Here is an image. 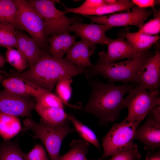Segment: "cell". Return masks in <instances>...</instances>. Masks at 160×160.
Segmentation results:
<instances>
[{"label":"cell","instance_id":"6da1fadb","mask_svg":"<svg viewBox=\"0 0 160 160\" xmlns=\"http://www.w3.org/2000/svg\"><path fill=\"white\" fill-rule=\"evenodd\" d=\"M86 70L65 58H55L47 50H44L40 58L32 67L21 72L14 69L9 73L2 71L1 75L4 77L12 76L20 78L51 92L62 78L85 73Z\"/></svg>","mask_w":160,"mask_h":160},{"label":"cell","instance_id":"7a4b0ae2","mask_svg":"<svg viewBox=\"0 0 160 160\" xmlns=\"http://www.w3.org/2000/svg\"><path fill=\"white\" fill-rule=\"evenodd\" d=\"M89 84L91 92L87 103L81 111L92 114L104 124L119 119L120 111L126 107L124 96L134 86L105 84L97 79L90 80Z\"/></svg>","mask_w":160,"mask_h":160},{"label":"cell","instance_id":"3957f363","mask_svg":"<svg viewBox=\"0 0 160 160\" xmlns=\"http://www.w3.org/2000/svg\"><path fill=\"white\" fill-rule=\"evenodd\" d=\"M153 55L152 52L148 50L135 58L125 61L102 66L94 65L87 68L84 74L88 79L100 76L107 79L109 83L120 81L124 84L129 82L137 84L138 73L146 61Z\"/></svg>","mask_w":160,"mask_h":160},{"label":"cell","instance_id":"277c9868","mask_svg":"<svg viewBox=\"0 0 160 160\" xmlns=\"http://www.w3.org/2000/svg\"><path fill=\"white\" fill-rule=\"evenodd\" d=\"M22 131L31 130L34 133L33 137L40 140L44 145L51 160H58L62 143L66 136L75 131L69 126L67 120L59 124H52L41 121L38 123L30 118L23 121Z\"/></svg>","mask_w":160,"mask_h":160},{"label":"cell","instance_id":"5b68a950","mask_svg":"<svg viewBox=\"0 0 160 160\" xmlns=\"http://www.w3.org/2000/svg\"><path fill=\"white\" fill-rule=\"evenodd\" d=\"M142 121L131 123L124 119L113 124L102 138L103 153L97 160H103L120 152L138 148L133 140L136 130Z\"/></svg>","mask_w":160,"mask_h":160},{"label":"cell","instance_id":"8992f818","mask_svg":"<svg viewBox=\"0 0 160 160\" xmlns=\"http://www.w3.org/2000/svg\"><path fill=\"white\" fill-rule=\"evenodd\" d=\"M38 12L45 23L46 38L53 35L65 33L70 34L69 27L73 23L82 22L83 20L78 16L69 17L64 14L62 11L55 7L53 0H27Z\"/></svg>","mask_w":160,"mask_h":160},{"label":"cell","instance_id":"52a82bcc","mask_svg":"<svg viewBox=\"0 0 160 160\" xmlns=\"http://www.w3.org/2000/svg\"><path fill=\"white\" fill-rule=\"evenodd\" d=\"M128 93L124 98L128 113L124 119L129 123L142 121L154 106L160 105L159 90L148 92L142 85L138 84L132 87Z\"/></svg>","mask_w":160,"mask_h":160},{"label":"cell","instance_id":"ba28073f","mask_svg":"<svg viewBox=\"0 0 160 160\" xmlns=\"http://www.w3.org/2000/svg\"><path fill=\"white\" fill-rule=\"evenodd\" d=\"M15 1L18 11L17 29L27 32L42 49L48 50L49 45L45 35L46 25L43 18L27 0Z\"/></svg>","mask_w":160,"mask_h":160},{"label":"cell","instance_id":"9c48e42d","mask_svg":"<svg viewBox=\"0 0 160 160\" xmlns=\"http://www.w3.org/2000/svg\"><path fill=\"white\" fill-rule=\"evenodd\" d=\"M152 14V10L135 6L129 12L100 16H82L89 18L93 23L107 25L112 28L134 25L139 29L148 17Z\"/></svg>","mask_w":160,"mask_h":160},{"label":"cell","instance_id":"30bf717a","mask_svg":"<svg viewBox=\"0 0 160 160\" xmlns=\"http://www.w3.org/2000/svg\"><path fill=\"white\" fill-rule=\"evenodd\" d=\"M36 104L31 97L16 95L5 89L0 91V113L31 117Z\"/></svg>","mask_w":160,"mask_h":160},{"label":"cell","instance_id":"8fae6325","mask_svg":"<svg viewBox=\"0 0 160 160\" xmlns=\"http://www.w3.org/2000/svg\"><path fill=\"white\" fill-rule=\"evenodd\" d=\"M112 28L105 25L92 23L86 24L78 22L71 25L68 30L70 32H74L89 47L96 48V44L107 45L110 42L112 39L108 37L105 33Z\"/></svg>","mask_w":160,"mask_h":160},{"label":"cell","instance_id":"7c38bea8","mask_svg":"<svg viewBox=\"0 0 160 160\" xmlns=\"http://www.w3.org/2000/svg\"><path fill=\"white\" fill-rule=\"evenodd\" d=\"M107 46L106 52L102 51L98 53L99 58L95 65H104L114 63L118 60L134 58L143 53L135 49L120 36L115 39H112Z\"/></svg>","mask_w":160,"mask_h":160},{"label":"cell","instance_id":"4fadbf2b","mask_svg":"<svg viewBox=\"0 0 160 160\" xmlns=\"http://www.w3.org/2000/svg\"><path fill=\"white\" fill-rule=\"evenodd\" d=\"M137 84L149 91L159 90L160 85L159 50L146 61L138 73Z\"/></svg>","mask_w":160,"mask_h":160},{"label":"cell","instance_id":"5bb4252c","mask_svg":"<svg viewBox=\"0 0 160 160\" xmlns=\"http://www.w3.org/2000/svg\"><path fill=\"white\" fill-rule=\"evenodd\" d=\"M147 116L144 123L136 129L134 139L142 143L145 150L154 151L160 147V121Z\"/></svg>","mask_w":160,"mask_h":160},{"label":"cell","instance_id":"9a60e30c","mask_svg":"<svg viewBox=\"0 0 160 160\" xmlns=\"http://www.w3.org/2000/svg\"><path fill=\"white\" fill-rule=\"evenodd\" d=\"M0 82L5 89L15 94L34 98L47 90L20 78L15 76L0 78Z\"/></svg>","mask_w":160,"mask_h":160},{"label":"cell","instance_id":"2e32d148","mask_svg":"<svg viewBox=\"0 0 160 160\" xmlns=\"http://www.w3.org/2000/svg\"><path fill=\"white\" fill-rule=\"evenodd\" d=\"M16 49L26 60L30 68L32 67L40 58L44 50L36 41L21 31L16 29Z\"/></svg>","mask_w":160,"mask_h":160},{"label":"cell","instance_id":"e0dca14e","mask_svg":"<svg viewBox=\"0 0 160 160\" xmlns=\"http://www.w3.org/2000/svg\"><path fill=\"white\" fill-rule=\"evenodd\" d=\"M96 49L89 47L81 41L76 42L67 53L65 58L80 68H90L94 65L91 63L90 57Z\"/></svg>","mask_w":160,"mask_h":160},{"label":"cell","instance_id":"ac0fdd59","mask_svg":"<svg viewBox=\"0 0 160 160\" xmlns=\"http://www.w3.org/2000/svg\"><path fill=\"white\" fill-rule=\"evenodd\" d=\"M77 37L76 35H71L65 33L52 35L46 39L49 45L47 51L53 57L63 59L65 54L72 47Z\"/></svg>","mask_w":160,"mask_h":160},{"label":"cell","instance_id":"d6986e66","mask_svg":"<svg viewBox=\"0 0 160 160\" xmlns=\"http://www.w3.org/2000/svg\"><path fill=\"white\" fill-rule=\"evenodd\" d=\"M126 40L137 51L143 52L148 50L160 38L158 35L149 36L139 33L137 31H125L120 35Z\"/></svg>","mask_w":160,"mask_h":160},{"label":"cell","instance_id":"ffe728a7","mask_svg":"<svg viewBox=\"0 0 160 160\" xmlns=\"http://www.w3.org/2000/svg\"><path fill=\"white\" fill-rule=\"evenodd\" d=\"M22 130L20 119L17 116L0 113V135L9 140Z\"/></svg>","mask_w":160,"mask_h":160},{"label":"cell","instance_id":"44dd1931","mask_svg":"<svg viewBox=\"0 0 160 160\" xmlns=\"http://www.w3.org/2000/svg\"><path fill=\"white\" fill-rule=\"evenodd\" d=\"M34 109L41 117V121L52 124H59L67 120L68 114L63 108L42 107L36 104Z\"/></svg>","mask_w":160,"mask_h":160},{"label":"cell","instance_id":"7402d4cb","mask_svg":"<svg viewBox=\"0 0 160 160\" xmlns=\"http://www.w3.org/2000/svg\"><path fill=\"white\" fill-rule=\"evenodd\" d=\"M134 6L131 1L119 0L118 2L115 4H106L90 9L76 11L74 13L80 14L82 15L100 16L128 9L133 8Z\"/></svg>","mask_w":160,"mask_h":160},{"label":"cell","instance_id":"603a6c76","mask_svg":"<svg viewBox=\"0 0 160 160\" xmlns=\"http://www.w3.org/2000/svg\"><path fill=\"white\" fill-rule=\"evenodd\" d=\"M18 15L15 0H0V25H12L18 29Z\"/></svg>","mask_w":160,"mask_h":160},{"label":"cell","instance_id":"cb8c5ba5","mask_svg":"<svg viewBox=\"0 0 160 160\" xmlns=\"http://www.w3.org/2000/svg\"><path fill=\"white\" fill-rule=\"evenodd\" d=\"M70 149L65 154L60 156L58 160H85L89 143L83 140H74L70 144Z\"/></svg>","mask_w":160,"mask_h":160},{"label":"cell","instance_id":"d4e9b609","mask_svg":"<svg viewBox=\"0 0 160 160\" xmlns=\"http://www.w3.org/2000/svg\"><path fill=\"white\" fill-rule=\"evenodd\" d=\"M67 120L72 124L75 131L78 132L82 139L92 144L100 150L99 142L92 130L79 120L73 115L68 114Z\"/></svg>","mask_w":160,"mask_h":160},{"label":"cell","instance_id":"484cf974","mask_svg":"<svg viewBox=\"0 0 160 160\" xmlns=\"http://www.w3.org/2000/svg\"><path fill=\"white\" fill-rule=\"evenodd\" d=\"M0 160H27L17 143L7 140L0 147Z\"/></svg>","mask_w":160,"mask_h":160},{"label":"cell","instance_id":"4316f807","mask_svg":"<svg viewBox=\"0 0 160 160\" xmlns=\"http://www.w3.org/2000/svg\"><path fill=\"white\" fill-rule=\"evenodd\" d=\"M71 77L68 76L60 79L57 83L56 91L57 96L61 100L63 104L75 109H80L81 107L78 105H73L68 103L72 93L71 86L72 82Z\"/></svg>","mask_w":160,"mask_h":160},{"label":"cell","instance_id":"83f0119b","mask_svg":"<svg viewBox=\"0 0 160 160\" xmlns=\"http://www.w3.org/2000/svg\"><path fill=\"white\" fill-rule=\"evenodd\" d=\"M16 28L12 25H0V46L6 49L15 48L17 45Z\"/></svg>","mask_w":160,"mask_h":160},{"label":"cell","instance_id":"f1b7e54d","mask_svg":"<svg viewBox=\"0 0 160 160\" xmlns=\"http://www.w3.org/2000/svg\"><path fill=\"white\" fill-rule=\"evenodd\" d=\"M6 60L18 72L24 71L28 64L25 59L17 49L13 48L7 49Z\"/></svg>","mask_w":160,"mask_h":160},{"label":"cell","instance_id":"f546056e","mask_svg":"<svg viewBox=\"0 0 160 160\" xmlns=\"http://www.w3.org/2000/svg\"><path fill=\"white\" fill-rule=\"evenodd\" d=\"M152 11L154 18L143 24L137 32L149 36L157 35L160 32V10L154 7Z\"/></svg>","mask_w":160,"mask_h":160},{"label":"cell","instance_id":"4dcf8cb0","mask_svg":"<svg viewBox=\"0 0 160 160\" xmlns=\"http://www.w3.org/2000/svg\"><path fill=\"white\" fill-rule=\"evenodd\" d=\"M34 98L36 105L40 106L63 108V103L60 98L48 91L41 96Z\"/></svg>","mask_w":160,"mask_h":160},{"label":"cell","instance_id":"1f68e13d","mask_svg":"<svg viewBox=\"0 0 160 160\" xmlns=\"http://www.w3.org/2000/svg\"><path fill=\"white\" fill-rule=\"evenodd\" d=\"M106 4L103 0H86L78 7H66L65 10L62 12L65 15L68 13H74L76 11L90 9Z\"/></svg>","mask_w":160,"mask_h":160},{"label":"cell","instance_id":"d6a6232c","mask_svg":"<svg viewBox=\"0 0 160 160\" xmlns=\"http://www.w3.org/2000/svg\"><path fill=\"white\" fill-rule=\"evenodd\" d=\"M25 156L27 160H49L45 150L41 144H36Z\"/></svg>","mask_w":160,"mask_h":160},{"label":"cell","instance_id":"836d02e7","mask_svg":"<svg viewBox=\"0 0 160 160\" xmlns=\"http://www.w3.org/2000/svg\"><path fill=\"white\" fill-rule=\"evenodd\" d=\"M112 156L110 160H140L142 158L138 148L121 152Z\"/></svg>","mask_w":160,"mask_h":160},{"label":"cell","instance_id":"e575fe53","mask_svg":"<svg viewBox=\"0 0 160 160\" xmlns=\"http://www.w3.org/2000/svg\"><path fill=\"white\" fill-rule=\"evenodd\" d=\"M131 1L134 5L143 9L149 7L153 8L160 2V1L154 0H132Z\"/></svg>","mask_w":160,"mask_h":160},{"label":"cell","instance_id":"d590c367","mask_svg":"<svg viewBox=\"0 0 160 160\" xmlns=\"http://www.w3.org/2000/svg\"><path fill=\"white\" fill-rule=\"evenodd\" d=\"M148 115L150 116L155 119L160 121V105L154 106L149 111L147 116Z\"/></svg>","mask_w":160,"mask_h":160},{"label":"cell","instance_id":"8d00e7d4","mask_svg":"<svg viewBox=\"0 0 160 160\" xmlns=\"http://www.w3.org/2000/svg\"><path fill=\"white\" fill-rule=\"evenodd\" d=\"M145 160H160V151L148 152L147 154Z\"/></svg>","mask_w":160,"mask_h":160},{"label":"cell","instance_id":"74e56055","mask_svg":"<svg viewBox=\"0 0 160 160\" xmlns=\"http://www.w3.org/2000/svg\"><path fill=\"white\" fill-rule=\"evenodd\" d=\"M6 62L5 58L0 53V68L4 67Z\"/></svg>","mask_w":160,"mask_h":160},{"label":"cell","instance_id":"f35d334b","mask_svg":"<svg viewBox=\"0 0 160 160\" xmlns=\"http://www.w3.org/2000/svg\"><path fill=\"white\" fill-rule=\"evenodd\" d=\"M106 4L112 5L116 4L118 2L117 0H104Z\"/></svg>","mask_w":160,"mask_h":160},{"label":"cell","instance_id":"ab89813d","mask_svg":"<svg viewBox=\"0 0 160 160\" xmlns=\"http://www.w3.org/2000/svg\"><path fill=\"white\" fill-rule=\"evenodd\" d=\"M85 160H88V159L87 158L86 159H85Z\"/></svg>","mask_w":160,"mask_h":160}]
</instances>
